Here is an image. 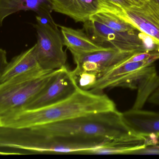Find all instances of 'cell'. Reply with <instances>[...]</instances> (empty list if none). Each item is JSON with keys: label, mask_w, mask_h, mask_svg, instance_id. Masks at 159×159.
Segmentation results:
<instances>
[{"label": "cell", "mask_w": 159, "mask_h": 159, "mask_svg": "<svg viewBox=\"0 0 159 159\" xmlns=\"http://www.w3.org/2000/svg\"><path fill=\"white\" fill-rule=\"evenodd\" d=\"M89 20L102 23L111 29L121 32L134 33L140 32L133 25L114 13L100 12L91 16Z\"/></svg>", "instance_id": "16"}, {"label": "cell", "mask_w": 159, "mask_h": 159, "mask_svg": "<svg viewBox=\"0 0 159 159\" xmlns=\"http://www.w3.org/2000/svg\"><path fill=\"white\" fill-rule=\"evenodd\" d=\"M63 45L71 54L87 53L103 50L107 48L94 42L82 30L59 25Z\"/></svg>", "instance_id": "12"}, {"label": "cell", "mask_w": 159, "mask_h": 159, "mask_svg": "<svg viewBox=\"0 0 159 159\" xmlns=\"http://www.w3.org/2000/svg\"><path fill=\"white\" fill-rule=\"evenodd\" d=\"M154 1L159 6V0H154Z\"/></svg>", "instance_id": "23"}, {"label": "cell", "mask_w": 159, "mask_h": 159, "mask_svg": "<svg viewBox=\"0 0 159 159\" xmlns=\"http://www.w3.org/2000/svg\"><path fill=\"white\" fill-rule=\"evenodd\" d=\"M137 52L120 51L113 47L87 53L72 54L76 67L72 71L76 78L81 73H89L97 79L104 73Z\"/></svg>", "instance_id": "7"}, {"label": "cell", "mask_w": 159, "mask_h": 159, "mask_svg": "<svg viewBox=\"0 0 159 159\" xmlns=\"http://www.w3.org/2000/svg\"><path fill=\"white\" fill-rule=\"evenodd\" d=\"M34 25L37 32L36 53L39 65L45 71H52L66 66L67 55L63 50L59 25L52 16H36Z\"/></svg>", "instance_id": "5"}, {"label": "cell", "mask_w": 159, "mask_h": 159, "mask_svg": "<svg viewBox=\"0 0 159 159\" xmlns=\"http://www.w3.org/2000/svg\"><path fill=\"white\" fill-rule=\"evenodd\" d=\"M146 142V136L137 135L128 140L105 142L86 150L82 155H130L132 151L143 147Z\"/></svg>", "instance_id": "14"}, {"label": "cell", "mask_w": 159, "mask_h": 159, "mask_svg": "<svg viewBox=\"0 0 159 159\" xmlns=\"http://www.w3.org/2000/svg\"><path fill=\"white\" fill-rule=\"evenodd\" d=\"M122 116L134 134L144 136L159 135V112L132 108L122 113Z\"/></svg>", "instance_id": "11"}, {"label": "cell", "mask_w": 159, "mask_h": 159, "mask_svg": "<svg viewBox=\"0 0 159 159\" xmlns=\"http://www.w3.org/2000/svg\"><path fill=\"white\" fill-rule=\"evenodd\" d=\"M107 1L122 8H127L134 5L130 0H107Z\"/></svg>", "instance_id": "20"}, {"label": "cell", "mask_w": 159, "mask_h": 159, "mask_svg": "<svg viewBox=\"0 0 159 159\" xmlns=\"http://www.w3.org/2000/svg\"><path fill=\"white\" fill-rule=\"evenodd\" d=\"M122 10V18L150 38L159 47L158 5L154 0H146L141 5H133Z\"/></svg>", "instance_id": "10"}, {"label": "cell", "mask_w": 159, "mask_h": 159, "mask_svg": "<svg viewBox=\"0 0 159 159\" xmlns=\"http://www.w3.org/2000/svg\"><path fill=\"white\" fill-rule=\"evenodd\" d=\"M52 11L70 17L75 22L84 23L100 12L114 13L122 18L121 7L107 0H49Z\"/></svg>", "instance_id": "9"}, {"label": "cell", "mask_w": 159, "mask_h": 159, "mask_svg": "<svg viewBox=\"0 0 159 159\" xmlns=\"http://www.w3.org/2000/svg\"><path fill=\"white\" fill-rule=\"evenodd\" d=\"M57 71L39 68L0 83V120L22 110L44 88Z\"/></svg>", "instance_id": "4"}, {"label": "cell", "mask_w": 159, "mask_h": 159, "mask_svg": "<svg viewBox=\"0 0 159 159\" xmlns=\"http://www.w3.org/2000/svg\"><path fill=\"white\" fill-rule=\"evenodd\" d=\"M39 68L41 67L37 60L35 44L30 48L14 57L10 62L8 63L0 77V83L18 75Z\"/></svg>", "instance_id": "15"}, {"label": "cell", "mask_w": 159, "mask_h": 159, "mask_svg": "<svg viewBox=\"0 0 159 159\" xmlns=\"http://www.w3.org/2000/svg\"><path fill=\"white\" fill-rule=\"evenodd\" d=\"M134 5L140 6L143 4L146 0H130Z\"/></svg>", "instance_id": "22"}, {"label": "cell", "mask_w": 159, "mask_h": 159, "mask_svg": "<svg viewBox=\"0 0 159 159\" xmlns=\"http://www.w3.org/2000/svg\"><path fill=\"white\" fill-rule=\"evenodd\" d=\"M26 128L40 137L91 148L105 142L128 140L137 135L132 132L124 121L122 113L117 109Z\"/></svg>", "instance_id": "1"}, {"label": "cell", "mask_w": 159, "mask_h": 159, "mask_svg": "<svg viewBox=\"0 0 159 159\" xmlns=\"http://www.w3.org/2000/svg\"><path fill=\"white\" fill-rule=\"evenodd\" d=\"M78 87L72 71L66 66H64L58 69L44 88L30 101L22 110L37 109L59 102L70 96Z\"/></svg>", "instance_id": "8"}, {"label": "cell", "mask_w": 159, "mask_h": 159, "mask_svg": "<svg viewBox=\"0 0 159 159\" xmlns=\"http://www.w3.org/2000/svg\"><path fill=\"white\" fill-rule=\"evenodd\" d=\"M129 58L106 72L89 91L102 93L106 89L115 87L138 89L137 99L133 108L141 109L154 90L158 79L153 65L156 61H134Z\"/></svg>", "instance_id": "3"}, {"label": "cell", "mask_w": 159, "mask_h": 159, "mask_svg": "<svg viewBox=\"0 0 159 159\" xmlns=\"http://www.w3.org/2000/svg\"><path fill=\"white\" fill-rule=\"evenodd\" d=\"M83 27L86 34L94 42L100 44L109 43L111 46L120 51L140 52L159 48L148 45L144 38L141 36V32H121L92 20L84 22Z\"/></svg>", "instance_id": "6"}, {"label": "cell", "mask_w": 159, "mask_h": 159, "mask_svg": "<svg viewBox=\"0 0 159 159\" xmlns=\"http://www.w3.org/2000/svg\"><path fill=\"white\" fill-rule=\"evenodd\" d=\"M146 137V142L144 146L132 151L130 155H159V135H151Z\"/></svg>", "instance_id": "17"}, {"label": "cell", "mask_w": 159, "mask_h": 159, "mask_svg": "<svg viewBox=\"0 0 159 159\" xmlns=\"http://www.w3.org/2000/svg\"><path fill=\"white\" fill-rule=\"evenodd\" d=\"M23 153H15V152H6L0 151V156H10V155H24Z\"/></svg>", "instance_id": "21"}, {"label": "cell", "mask_w": 159, "mask_h": 159, "mask_svg": "<svg viewBox=\"0 0 159 159\" xmlns=\"http://www.w3.org/2000/svg\"><path fill=\"white\" fill-rule=\"evenodd\" d=\"M106 94L78 88L67 99L33 110H21L0 120V126L23 128L46 125L75 117L116 110Z\"/></svg>", "instance_id": "2"}, {"label": "cell", "mask_w": 159, "mask_h": 159, "mask_svg": "<svg viewBox=\"0 0 159 159\" xmlns=\"http://www.w3.org/2000/svg\"><path fill=\"white\" fill-rule=\"evenodd\" d=\"M7 52L4 49L0 48V77L8 64Z\"/></svg>", "instance_id": "19"}, {"label": "cell", "mask_w": 159, "mask_h": 159, "mask_svg": "<svg viewBox=\"0 0 159 159\" xmlns=\"http://www.w3.org/2000/svg\"><path fill=\"white\" fill-rule=\"evenodd\" d=\"M21 10H31L40 16H51L49 0H0V27L6 18Z\"/></svg>", "instance_id": "13"}, {"label": "cell", "mask_w": 159, "mask_h": 159, "mask_svg": "<svg viewBox=\"0 0 159 159\" xmlns=\"http://www.w3.org/2000/svg\"><path fill=\"white\" fill-rule=\"evenodd\" d=\"M147 101L150 103L159 105V76L157 85Z\"/></svg>", "instance_id": "18"}]
</instances>
